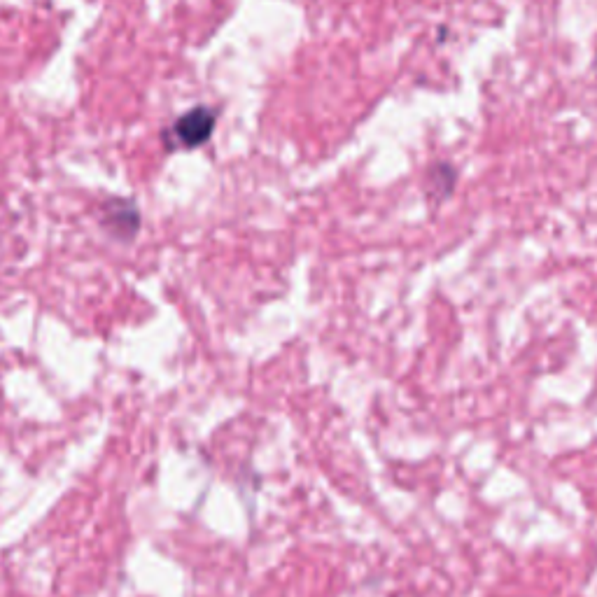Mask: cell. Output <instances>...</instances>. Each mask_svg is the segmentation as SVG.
I'll list each match as a JSON object with an SVG mask.
<instances>
[{
  "mask_svg": "<svg viewBox=\"0 0 597 597\" xmlns=\"http://www.w3.org/2000/svg\"><path fill=\"white\" fill-rule=\"evenodd\" d=\"M217 115L210 108H194L173 124V136L187 150H196L213 136Z\"/></svg>",
  "mask_w": 597,
  "mask_h": 597,
  "instance_id": "6da1fadb",
  "label": "cell"
},
{
  "mask_svg": "<svg viewBox=\"0 0 597 597\" xmlns=\"http://www.w3.org/2000/svg\"><path fill=\"white\" fill-rule=\"evenodd\" d=\"M103 227L110 231V236L129 241L140 227L138 208L131 201H110L103 213Z\"/></svg>",
  "mask_w": 597,
  "mask_h": 597,
  "instance_id": "7a4b0ae2",
  "label": "cell"
}]
</instances>
